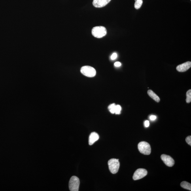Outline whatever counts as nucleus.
Listing matches in <instances>:
<instances>
[{
    "label": "nucleus",
    "mask_w": 191,
    "mask_h": 191,
    "mask_svg": "<svg viewBox=\"0 0 191 191\" xmlns=\"http://www.w3.org/2000/svg\"><path fill=\"white\" fill-rule=\"evenodd\" d=\"M138 149L140 152L144 155H149L151 152L150 144L146 142H141L138 144Z\"/></svg>",
    "instance_id": "nucleus-4"
},
{
    "label": "nucleus",
    "mask_w": 191,
    "mask_h": 191,
    "mask_svg": "<svg viewBox=\"0 0 191 191\" xmlns=\"http://www.w3.org/2000/svg\"><path fill=\"white\" fill-rule=\"evenodd\" d=\"M80 71L84 75L88 77H94L96 73V71L94 68L90 66H83L81 69Z\"/></svg>",
    "instance_id": "nucleus-3"
},
{
    "label": "nucleus",
    "mask_w": 191,
    "mask_h": 191,
    "mask_svg": "<svg viewBox=\"0 0 191 191\" xmlns=\"http://www.w3.org/2000/svg\"><path fill=\"white\" fill-rule=\"evenodd\" d=\"M186 102L190 103L191 101V90H189L186 93Z\"/></svg>",
    "instance_id": "nucleus-15"
},
{
    "label": "nucleus",
    "mask_w": 191,
    "mask_h": 191,
    "mask_svg": "<svg viewBox=\"0 0 191 191\" xmlns=\"http://www.w3.org/2000/svg\"><path fill=\"white\" fill-rule=\"evenodd\" d=\"M121 65H122V64L119 62H116L114 63V65L116 67H120Z\"/></svg>",
    "instance_id": "nucleus-19"
},
{
    "label": "nucleus",
    "mask_w": 191,
    "mask_h": 191,
    "mask_svg": "<svg viewBox=\"0 0 191 191\" xmlns=\"http://www.w3.org/2000/svg\"><path fill=\"white\" fill-rule=\"evenodd\" d=\"M108 165L110 171L112 174L118 173L120 167L119 159H111L108 161Z\"/></svg>",
    "instance_id": "nucleus-2"
},
{
    "label": "nucleus",
    "mask_w": 191,
    "mask_h": 191,
    "mask_svg": "<svg viewBox=\"0 0 191 191\" xmlns=\"http://www.w3.org/2000/svg\"><path fill=\"white\" fill-rule=\"evenodd\" d=\"M116 105L115 103H112L108 107V109L112 114L115 113V109Z\"/></svg>",
    "instance_id": "nucleus-14"
},
{
    "label": "nucleus",
    "mask_w": 191,
    "mask_h": 191,
    "mask_svg": "<svg viewBox=\"0 0 191 191\" xmlns=\"http://www.w3.org/2000/svg\"><path fill=\"white\" fill-rule=\"evenodd\" d=\"M143 3V0H136L135 4V8L136 9H139L141 7Z\"/></svg>",
    "instance_id": "nucleus-13"
},
{
    "label": "nucleus",
    "mask_w": 191,
    "mask_h": 191,
    "mask_svg": "<svg viewBox=\"0 0 191 191\" xmlns=\"http://www.w3.org/2000/svg\"><path fill=\"white\" fill-rule=\"evenodd\" d=\"M122 110V107L120 106L117 105L116 106L115 109V113L116 114H120L121 113V111Z\"/></svg>",
    "instance_id": "nucleus-16"
},
{
    "label": "nucleus",
    "mask_w": 191,
    "mask_h": 191,
    "mask_svg": "<svg viewBox=\"0 0 191 191\" xmlns=\"http://www.w3.org/2000/svg\"><path fill=\"white\" fill-rule=\"evenodd\" d=\"M80 180L79 178L75 176H73L70 179L69 187L70 191H78L79 189Z\"/></svg>",
    "instance_id": "nucleus-5"
},
{
    "label": "nucleus",
    "mask_w": 191,
    "mask_h": 191,
    "mask_svg": "<svg viewBox=\"0 0 191 191\" xmlns=\"http://www.w3.org/2000/svg\"><path fill=\"white\" fill-rule=\"evenodd\" d=\"M161 158L166 165L169 167H172L175 164V161L170 156L165 154L161 155Z\"/></svg>",
    "instance_id": "nucleus-7"
},
{
    "label": "nucleus",
    "mask_w": 191,
    "mask_h": 191,
    "mask_svg": "<svg viewBox=\"0 0 191 191\" xmlns=\"http://www.w3.org/2000/svg\"><path fill=\"white\" fill-rule=\"evenodd\" d=\"M111 0H93V5L96 8L104 7L109 3Z\"/></svg>",
    "instance_id": "nucleus-8"
},
{
    "label": "nucleus",
    "mask_w": 191,
    "mask_h": 191,
    "mask_svg": "<svg viewBox=\"0 0 191 191\" xmlns=\"http://www.w3.org/2000/svg\"><path fill=\"white\" fill-rule=\"evenodd\" d=\"M191 67V62L190 61H188L178 65L176 68V69L178 72H184L187 71Z\"/></svg>",
    "instance_id": "nucleus-9"
},
{
    "label": "nucleus",
    "mask_w": 191,
    "mask_h": 191,
    "mask_svg": "<svg viewBox=\"0 0 191 191\" xmlns=\"http://www.w3.org/2000/svg\"><path fill=\"white\" fill-rule=\"evenodd\" d=\"M186 141L189 145L191 146V136H190L186 138Z\"/></svg>",
    "instance_id": "nucleus-17"
},
{
    "label": "nucleus",
    "mask_w": 191,
    "mask_h": 191,
    "mask_svg": "<svg viewBox=\"0 0 191 191\" xmlns=\"http://www.w3.org/2000/svg\"><path fill=\"white\" fill-rule=\"evenodd\" d=\"M148 93L149 96L151 97L152 98L157 102H159L160 101V99L158 97V96H157L156 93H155L152 90H149L148 91Z\"/></svg>",
    "instance_id": "nucleus-11"
},
{
    "label": "nucleus",
    "mask_w": 191,
    "mask_h": 191,
    "mask_svg": "<svg viewBox=\"0 0 191 191\" xmlns=\"http://www.w3.org/2000/svg\"><path fill=\"white\" fill-rule=\"evenodd\" d=\"M156 116L152 115L150 117V120L153 121L156 119Z\"/></svg>",
    "instance_id": "nucleus-21"
},
{
    "label": "nucleus",
    "mask_w": 191,
    "mask_h": 191,
    "mask_svg": "<svg viewBox=\"0 0 191 191\" xmlns=\"http://www.w3.org/2000/svg\"><path fill=\"white\" fill-rule=\"evenodd\" d=\"M147 175V171L143 169H138L135 172L133 178L134 180H139L143 178Z\"/></svg>",
    "instance_id": "nucleus-6"
},
{
    "label": "nucleus",
    "mask_w": 191,
    "mask_h": 191,
    "mask_svg": "<svg viewBox=\"0 0 191 191\" xmlns=\"http://www.w3.org/2000/svg\"><path fill=\"white\" fill-rule=\"evenodd\" d=\"M117 55L116 53H114L112 55L111 59L112 60H114L117 58Z\"/></svg>",
    "instance_id": "nucleus-18"
},
{
    "label": "nucleus",
    "mask_w": 191,
    "mask_h": 191,
    "mask_svg": "<svg viewBox=\"0 0 191 191\" xmlns=\"http://www.w3.org/2000/svg\"><path fill=\"white\" fill-rule=\"evenodd\" d=\"M99 139V136L98 134L95 132L91 133L89 137V144L90 145H92L94 143Z\"/></svg>",
    "instance_id": "nucleus-10"
},
{
    "label": "nucleus",
    "mask_w": 191,
    "mask_h": 191,
    "mask_svg": "<svg viewBox=\"0 0 191 191\" xmlns=\"http://www.w3.org/2000/svg\"><path fill=\"white\" fill-rule=\"evenodd\" d=\"M149 121L148 120H146L145 122H144V125H145V126L146 127H148L149 126Z\"/></svg>",
    "instance_id": "nucleus-20"
},
{
    "label": "nucleus",
    "mask_w": 191,
    "mask_h": 191,
    "mask_svg": "<svg viewBox=\"0 0 191 191\" xmlns=\"http://www.w3.org/2000/svg\"><path fill=\"white\" fill-rule=\"evenodd\" d=\"M180 186L183 188L191 190V184L188 182L186 181L182 182L180 184Z\"/></svg>",
    "instance_id": "nucleus-12"
},
{
    "label": "nucleus",
    "mask_w": 191,
    "mask_h": 191,
    "mask_svg": "<svg viewBox=\"0 0 191 191\" xmlns=\"http://www.w3.org/2000/svg\"><path fill=\"white\" fill-rule=\"evenodd\" d=\"M107 29L103 26L95 27L92 30V35L98 38H103L107 35Z\"/></svg>",
    "instance_id": "nucleus-1"
}]
</instances>
